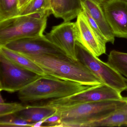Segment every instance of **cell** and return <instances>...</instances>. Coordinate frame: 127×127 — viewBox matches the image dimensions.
Masks as SVG:
<instances>
[{
  "label": "cell",
  "mask_w": 127,
  "mask_h": 127,
  "mask_svg": "<svg viewBox=\"0 0 127 127\" xmlns=\"http://www.w3.org/2000/svg\"><path fill=\"white\" fill-rule=\"evenodd\" d=\"M19 53L36 63L46 75L86 85L95 86L104 84L78 60L67 56Z\"/></svg>",
  "instance_id": "obj_1"
},
{
  "label": "cell",
  "mask_w": 127,
  "mask_h": 127,
  "mask_svg": "<svg viewBox=\"0 0 127 127\" xmlns=\"http://www.w3.org/2000/svg\"><path fill=\"white\" fill-rule=\"evenodd\" d=\"M95 86L86 85L46 75L19 91L18 96L23 103L42 102L66 98Z\"/></svg>",
  "instance_id": "obj_2"
},
{
  "label": "cell",
  "mask_w": 127,
  "mask_h": 127,
  "mask_svg": "<svg viewBox=\"0 0 127 127\" xmlns=\"http://www.w3.org/2000/svg\"><path fill=\"white\" fill-rule=\"evenodd\" d=\"M127 102L125 97L121 100L87 102L56 108L61 117L58 127H87L89 123L114 113Z\"/></svg>",
  "instance_id": "obj_3"
},
{
  "label": "cell",
  "mask_w": 127,
  "mask_h": 127,
  "mask_svg": "<svg viewBox=\"0 0 127 127\" xmlns=\"http://www.w3.org/2000/svg\"><path fill=\"white\" fill-rule=\"evenodd\" d=\"M49 16L19 15L0 21V46L17 40L43 35Z\"/></svg>",
  "instance_id": "obj_4"
},
{
  "label": "cell",
  "mask_w": 127,
  "mask_h": 127,
  "mask_svg": "<svg viewBox=\"0 0 127 127\" xmlns=\"http://www.w3.org/2000/svg\"><path fill=\"white\" fill-rule=\"evenodd\" d=\"M77 59L98 77L103 83L122 93L127 90V79L114 69L107 63L93 55L76 41Z\"/></svg>",
  "instance_id": "obj_5"
},
{
  "label": "cell",
  "mask_w": 127,
  "mask_h": 127,
  "mask_svg": "<svg viewBox=\"0 0 127 127\" xmlns=\"http://www.w3.org/2000/svg\"><path fill=\"white\" fill-rule=\"evenodd\" d=\"M14 64L0 54V90L19 91L42 76Z\"/></svg>",
  "instance_id": "obj_6"
},
{
  "label": "cell",
  "mask_w": 127,
  "mask_h": 127,
  "mask_svg": "<svg viewBox=\"0 0 127 127\" xmlns=\"http://www.w3.org/2000/svg\"><path fill=\"white\" fill-rule=\"evenodd\" d=\"M124 98L120 92L107 85L102 84L66 98L49 100L40 103L58 108L87 102L121 100Z\"/></svg>",
  "instance_id": "obj_7"
},
{
  "label": "cell",
  "mask_w": 127,
  "mask_h": 127,
  "mask_svg": "<svg viewBox=\"0 0 127 127\" xmlns=\"http://www.w3.org/2000/svg\"><path fill=\"white\" fill-rule=\"evenodd\" d=\"M76 18L75 22L76 41L95 57L105 54L107 42L92 28L83 11Z\"/></svg>",
  "instance_id": "obj_8"
},
{
  "label": "cell",
  "mask_w": 127,
  "mask_h": 127,
  "mask_svg": "<svg viewBox=\"0 0 127 127\" xmlns=\"http://www.w3.org/2000/svg\"><path fill=\"white\" fill-rule=\"evenodd\" d=\"M3 46L21 53L66 56L61 49L50 41L44 35L17 40Z\"/></svg>",
  "instance_id": "obj_9"
},
{
  "label": "cell",
  "mask_w": 127,
  "mask_h": 127,
  "mask_svg": "<svg viewBox=\"0 0 127 127\" xmlns=\"http://www.w3.org/2000/svg\"><path fill=\"white\" fill-rule=\"evenodd\" d=\"M101 6L114 36L127 39V0H110Z\"/></svg>",
  "instance_id": "obj_10"
},
{
  "label": "cell",
  "mask_w": 127,
  "mask_h": 127,
  "mask_svg": "<svg viewBox=\"0 0 127 127\" xmlns=\"http://www.w3.org/2000/svg\"><path fill=\"white\" fill-rule=\"evenodd\" d=\"M45 35L50 41L61 49L67 56L78 61L76 51L75 23L64 21L53 27L51 31Z\"/></svg>",
  "instance_id": "obj_11"
},
{
  "label": "cell",
  "mask_w": 127,
  "mask_h": 127,
  "mask_svg": "<svg viewBox=\"0 0 127 127\" xmlns=\"http://www.w3.org/2000/svg\"><path fill=\"white\" fill-rule=\"evenodd\" d=\"M82 11L81 0H53L52 14L64 21H70L77 18Z\"/></svg>",
  "instance_id": "obj_12"
},
{
  "label": "cell",
  "mask_w": 127,
  "mask_h": 127,
  "mask_svg": "<svg viewBox=\"0 0 127 127\" xmlns=\"http://www.w3.org/2000/svg\"><path fill=\"white\" fill-rule=\"evenodd\" d=\"M90 14L96 21L107 43L113 44L115 37L105 16L102 7L96 0H81Z\"/></svg>",
  "instance_id": "obj_13"
},
{
  "label": "cell",
  "mask_w": 127,
  "mask_h": 127,
  "mask_svg": "<svg viewBox=\"0 0 127 127\" xmlns=\"http://www.w3.org/2000/svg\"><path fill=\"white\" fill-rule=\"evenodd\" d=\"M57 111V108L53 106L33 104L27 105L26 108L14 114L30 122L35 123L52 116Z\"/></svg>",
  "instance_id": "obj_14"
},
{
  "label": "cell",
  "mask_w": 127,
  "mask_h": 127,
  "mask_svg": "<svg viewBox=\"0 0 127 127\" xmlns=\"http://www.w3.org/2000/svg\"><path fill=\"white\" fill-rule=\"evenodd\" d=\"M0 54L18 66L41 76L46 74L36 63L20 53L3 46H0Z\"/></svg>",
  "instance_id": "obj_15"
},
{
  "label": "cell",
  "mask_w": 127,
  "mask_h": 127,
  "mask_svg": "<svg viewBox=\"0 0 127 127\" xmlns=\"http://www.w3.org/2000/svg\"><path fill=\"white\" fill-rule=\"evenodd\" d=\"M120 108L103 119L89 123L87 127L127 126V114L123 111Z\"/></svg>",
  "instance_id": "obj_16"
},
{
  "label": "cell",
  "mask_w": 127,
  "mask_h": 127,
  "mask_svg": "<svg viewBox=\"0 0 127 127\" xmlns=\"http://www.w3.org/2000/svg\"><path fill=\"white\" fill-rule=\"evenodd\" d=\"M46 14L49 16L52 12L48 8L47 0H28L25 5L20 10V15Z\"/></svg>",
  "instance_id": "obj_17"
},
{
  "label": "cell",
  "mask_w": 127,
  "mask_h": 127,
  "mask_svg": "<svg viewBox=\"0 0 127 127\" xmlns=\"http://www.w3.org/2000/svg\"><path fill=\"white\" fill-rule=\"evenodd\" d=\"M107 63L121 75L127 78V53L112 50L108 56Z\"/></svg>",
  "instance_id": "obj_18"
},
{
  "label": "cell",
  "mask_w": 127,
  "mask_h": 127,
  "mask_svg": "<svg viewBox=\"0 0 127 127\" xmlns=\"http://www.w3.org/2000/svg\"><path fill=\"white\" fill-rule=\"evenodd\" d=\"M18 0H0V21L19 15Z\"/></svg>",
  "instance_id": "obj_19"
},
{
  "label": "cell",
  "mask_w": 127,
  "mask_h": 127,
  "mask_svg": "<svg viewBox=\"0 0 127 127\" xmlns=\"http://www.w3.org/2000/svg\"><path fill=\"white\" fill-rule=\"evenodd\" d=\"M0 127H32L35 123L30 122L15 114L0 117Z\"/></svg>",
  "instance_id": "obj_20"
},
{
  "label": "cell",
  "mask_w": 127,
  "mask_h": 127,
  "mask_svg": "<svg viewBox=\"0 0 127 127\" xmlns=\"http://www.w3.org/2000/svg\"><path fill=\"white\" fill-rule=\"evenodd\" d=\"M27 105L17 102L0 103V117L16 113L26 108Z\"/></svg>",
  "instance_id": "obj_21"
},
{
  "label": "cell",
  "mask_w": 127,
  "mask_h": 127,
  "mask_svg": "<svg viewBox=\"0 0 127 127\" xmlns=\"http://www.w3.org/2000/svg\"><path fill=\"white\" fill-rule=\"evenodd\" d=\"M81 3L82 6V11L84 13L85 16L87 17V19L90 25L99 35L103 39H105L107 41L106 39H105V38L104 37V35L102 34L98 24L97 23L95 20L93 18V17L91 16V15L90 14V13H89L87 9L86 8V7L81 2Z\"/></svg>",
  "instance_id": "obj_22"
},
{
  "label": "cell",
  "mask_w": 127,
  "mask_h": 127,
  "mask_svg": "<svg viewBox=\"0 0 127 127\" xmlns=\"http://www.w3.org/2000/svg\"><path fill=\"white\" fill-rule=\"evenodd\" d=\"M61 114L58 110L55 113L43 120L44 123H46L48 127H58L61 122Z\"/></svg>",
  "instance_id": "obj_23"
},
{
  "label": "cell",
  "mask_w": 127,
  "mask_h": 127,
  "mask_svg": "<svg viewBox=\"0 0 127 127\" xmlns=\"http://www.w3.org/2000/svg\"><path fill=\"white\" fill-rule=\"evenodd\" d=\"M28 0H18V7L19 10L25 5Z\"/></svg>",
  "instance_id": "obj_24"
},
{
  "label": "cell",
  "mask_w": 127,
  "mask_h": 127,
  "mask_svg": "<svg viewBox=\"0 0 127 127\" xmlns=\"http://www.w3.org/2000/svg\"><path fill=\"white\" fill-rule=\"evenodd\" d=\"M43 123L44 122L43 120L34 123L32 127H43Z\"/></svg>",
  "instance_id": "obj_25"
},
{
  "label": "cell",
  "mask_w": 127,
  "mask_h": 127,
  "mask_svg": "<svg viewBox=\"0 0 127 127\" xmlns=\"http://www.w3.org/2000/svg\"><path fill=\"white\" fill-rule=\"evenodd\" d=\"M53 0H47V6L49 9L52 12V7Z\"/></svg>",
  "instance_id": "obj_26"
},
{
  "label": "cell",
  "mask_w": 127,
  "mask_h": 127,
  "mask_svg": "<svg viewBox=\"0 0 127 127\" xmlns=\"http://www.w3.org/2000/svg\"><path fill=\"white\" fill-rule=\"evenodd\" d=\"M99 4H100L101 5L105 4V3H107V2H108L110 0H96Z\"/></svg>",
  "instance_id": "obj_27"
},
{
  "label": "cell",
  "mask_w": 127,
  "mask_h": 127,
  "mask_svg": "<svg viewBox=\"0 0 127 127\" xmlns=\"http://www.w3.org/2000/svg\"><path fill=\"white\" fill-rule=\"evenodd\" d=\"M4 102V100L2 98V95H0V103H2Z\"/></svg>",
  "instance_id": "obj_28"
},
{
  "label": "cell",
  "mask_w": 127,
  "mask_h": 127,
  "mask_svg": "<svg viewBox=\"0 0 127 127\" xmlns=\"http://www.w3.org/2000/svg\"><path fill=\"white\" fill-rule=\"evenodd\" d=\"M126 99H127V96H126Z\"/></svg>",
  "instance_id": "obj_29"
},
{
  "label": "cell",
  "mask_w": 127,
  "mask_h": 127,
  "mask_svg": "<svg viewBox=\"0 0 127 127\" xmlns=\"http://www.w3.org/2000/svg\"></svg>",
  "instance_id": "obj_30"
},
{
  "label": "cell",
  "mask_w": 127,
  "mask_h": 127,
  "mask_svg": "<svg viewBox=\"0 0 127 127\" xmlns=\"http://www.w3.org/2000/svg\"></svg>",
  "instance_id": "obj_31"
}]
</instances>
